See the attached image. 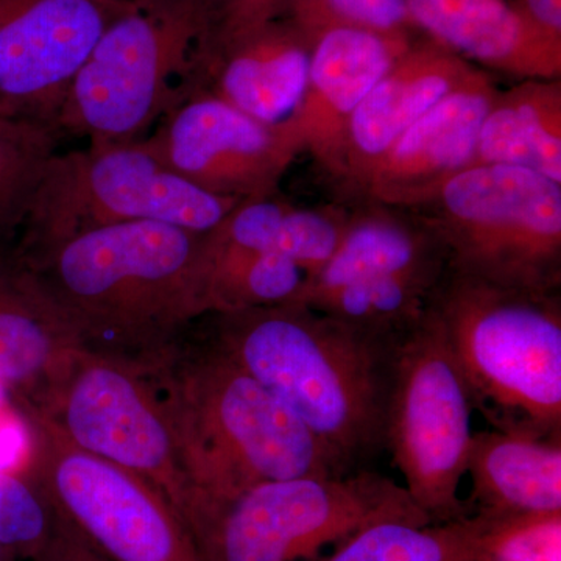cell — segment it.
<instances>
[{
    "label": "cell",
    "instance_id": "obj_1",
    "mask_svg": "<svg viewBox=\"0 0 561 561\" xmlns=\"http://www.w3.org/2000/svg\"><path fill=\"white\" fill-rule=\"evenodd\" d=\"M209 232L125 221L18 253L80 348L146 367L209 311Z\"/></svg>",
    "mask_w": 561,
    "mask_h": 561
},
{
    "label": "cell",
    "instance_id": "obj_2",
    "mask_svg": "<svg viewBox=\"0 0 561 561\" xmlns=\"http://www.w3.org/2000/svg\"><path fill=\"white\" fill-rule=\"evenodd\" d=\"M142 368L168 415L190 483L186 524L195 542L210 516L251 486L350 474L197 320Z\"/></svg>",
    "mask_w": 561,
    "mask_h": 561
},
{
    "label": "cell",
    "instance_id": "obj_3",
    "mask_svg": "<svg viewBox=\"0 0 561 561\" xmlns=\"http://www.w3.org/2000/svg\"><path fill=\"white\" fill-rule=\"evenodd\" d=\"M198 327L257 379L346 472L386 449L391 354L305 302L208 312Z\"/></svg>",
    "mask_w": 561,
    "mask_h": 561
},
{
    "label": "cell",
    "instance_id": "obj_4",
    "mask_svg": "<svg viewBox=\"0 0 561 561\" xmlns=\"http://www.w3.org/2000/svg\"><path fill=\"white\" fill-rule=\"evenodd\" d=\"M430 311L491 430L561 438V291L512 289L448 268Z\"/></svg>",
    "mask_w": 561,
    "mask_h": 561
},
{
    "label": "cell",
    "instance_id": "obj_5",
    "mask_svg": "<svg viewBox=\"0 0 561 561\" xmlns=\"http://www.w3.org/2000/svg\"><path fill=\"white\" fill-rule=\"evenodd\" d=\"M201 0H128L62 103L55 130L131 142L195 92Z\"/></svg>",
    "mask_w": 561,
    "mask_h": 561
},
{
    "label": "cell",
    "instance_id": "obj_6",
    "mask_svg": "<svg viewBox=\"0 0 561 561\" xmlns=\"http://www.w3.org/2000/svg\"><path fill=\"white\" fill-rule=\"evenodd\" d=\"M412 214L449 271L497 286L561 291V184L530 169L474 164Z\"/></svg>",
    "mask_w": 561,
    "mask_h": 561
},
{
    "label": "cell",
    "instance_id": "obj_7",
    "mask_svg": "<svg viewBox=\"0 0 561 561\" xmlns=\"http://www.w3.org/2000/svg\"><path fill=\"white\" fill-rule=\"evenodd\" d=\"M241 203L184 180L144 139L90 144L84 150L57 151L47 162L16 250L27 253L76 232L125 221L209 232Z\"/></svg>",
    "mask_w": 561,
    "mask_h": 561
},
{
    "label": "cell",
    "instance_id": "obj_8",
    "mask_svg": "<svg viewBox=\"0 0 561 561\" xmlns=\"http://www.w3.org/2000/svg\"><path fill=\"white\" fill-rule=\"evenodd\" d=\"M432 524L404 486L370 470L260 483L210 516L205 561H300L371 524Z\"/></svg>",
    "mask_w": 561,
    "mask_h": 561
},
{
    "label": "cell",
    "instance_id": "obj_9",
    "mask_svg": "<svg viewBox=\"0 0 561 561\" xmlns=\"http://www.w3.org/2000/svg\"><path fill=\"white\" fill-rule=\"evenodd\" d=\"M474 412L440 324L427 311L394 345L386 408V449L404 489L432 524L468 516L459 497Z\"/></svg>",
    "mask_w": 561,
    "mask_h": 561
},
{
    "label": "cell",
    "instance_id": "obj_10",
    "mask_svg": "<svg viewBox=\"0 0 561 561\" xmlns=\"http://www.w3.org/2000/svg\"><path fill=\"white\" fill-rule=\"evenodd\" d=\"M24 470L92 545L113 561H205L190 527L160 490L66 440L43 413L16 405Z\"/></svg>",
    "mask_w": 561,
    "mask_h": 561
},
{
    "label": "cell",
    "instance_id": "obj_11",
    "mask_svg": "<svg viewBox=\"0 0 561 561\" xmlns=\"http://www.w3.org/2000/svg\"><path fill=\"white\" fill-rule=\"evenodd\" d=\"M31 408L77 448L146 479L186 523L190 483L160 397L140 365L77 348Z\"/></svg>",
    "mask_w": 561,
    "mask_h": 561
},
{
    "label": "cell",
    "instance_id": "obj_12",
    "mask_svg": "<svg viewBox=\"0 0 561 561\" xmlns=\"http://www.w3.org/2000/svg\"><path fill=\"white\" fill-rule=\"evenodd\" d=\"M142 139L184 180L239 202L276 195L306 151L297 128L262 124L208 92L179 103Z\"/></svg>",
    "mask_w": 561,
    "mask_h": 561
},
{
    "label": "cell",
    "instance_id": "obj_13",
    "mask_svg": "<svg viewBox=\"0 0 561 561\" xmlns=\"http://www.w3.org/2000/svg\"><path fill=\"white\" fill-rule=\"evenodd\" d=\"M448 268L440 241L412 214L359 202L301 302L331 298L375 316H402L427 301Z\"/></svg>",
    "mask_w": 561,
    "mask_h": 561
},
{
    "label": "cell",
    "instance_id": "obj_14",
    "mask_svg": "<svg viewBox=\"0 0 561 561\" xmlns=\"http://www.w3.org/2000/svg\"><path fill=\"white\" fill-rule=\"evenodd\" d=\"M127 5L128 0H0V116L55 130L70 84Z\"/></svg>",
    "mask_w": 561,
    "mask_h": 561
},
{
    "label": "cell",
    "instance_id": "obj_15",
    "mask_svg": "<svg viewBox=\"0 0 561 561\" xmlns=\"http://www.w3.org/2000/svg\"><path fill=\"white\" fill-rule=\"evenodd\" d=\"M497 94L482 70L413 122L360 173L348 194L394 209L426 202L457 173L478 164L479 131Z\"/></svg>",
    "mask_w": 561,
    "mask_h": 561
},
{
    "label": "cell",
    "instance_id": "obj_16",
    "mask_svg": "<svg viewBox=\"0 0 561 561\" xmlns=\"http://www.w3.org/2000/svg\"><path fill=\"white\" fill-rule=\"evenodd\" d=\"M482 70L430 36H419L351 114L327 172L348 192L413 122Z\"/></svg>",
    "mask_w": 561,
    "mask_h": 561
},
{
    "label": "cell",
    "instance_id": "obj_17",
    "mask_svg": "<svg viewBox=\"0 0 561 561\" xmlns=\"http://www.w3.org/2000/svg\"><path fill=\"white\" fill-rule=\"evenodd\" d=\"M311 50V35L287 18H275L203 60L195 92H208L271 127H295Z\"/></svg>",
    "mask_w": 561,
    "mask_h": 561
},
{
    "label": "cell",
    "instance_id": "obj_18",
    "mask_svg": "<svg viewBox=\"0 0 561 561\" xmlns=\"http://www.w3.org/2000/svg\"><path fill=\"white\" fill-rule=\"evenodd\" d=\"M420 35L351 27L311 35L308 90L295 128L324 171L337 153L351 114Z\"/></svg>",
    "mask_w": 561,
    "mask_h": 561
},
{
    "label": "cell",
    "instance_id": "obj_19",
    "mask_svg": "<svg viewBox=\"0 0 561 561\" xmlns=\"http://www.w3.org/2000/svg\"><path fill=\"white\" fill-rule=\"evenodd\" d=\"M423 35L461 58L519 80L561 79V39L511 0H408Z\"/></svg>",
    "mask_w": 561,
    "mask_h": 561
},
{
    "label": "cell",
    "instance_id": "obj_20",
    "mask_svg": "<svg viewBox=\"0 0 561 561\" xmlns=\"http://www.w3.org/2000/svg\"><path fill=\"white\" fill-rule=\"evenodd\" d=\"M77 348L16 245L0 247V390L13 405H38Z\"/></svg>",
    "mask_w": 561,
    "mask_h": 561
},
{
    "label": "cell",
    "instance_id": "obj_21",
    "mask_svg": "<svg viewBox=\"0 0 561 561\" xmlns=\"http://www.w3.org/2000/svg\"><path fill=\"white\" fill-rule=\"evenodd\" d=\"M465 474L471 478L468 516L505 522L561 513V438L472 432Z\"/></svg>",
    "mask_w": 561,
    "mask_h": 561
},
{
    "label": "cell",
    "instance_id": "obj_22",
    "mask_svg": "<svg viewBox=\"0 0 561 561\" xmlns=\"http://www.w3.org/2000/svg\"><path fill=\"white\" fill-rule=\"evenodd\" d=\"M478 164L530 169L561 184L560 79L500 91L479 131Z\"/></svg>",
    "mask_w": 561,
    "mask_h": 561
},
{
    "label": "cell",
    "instance_id": "obj_23",
    "mask_svg": "<svg viewBox=\"0 0 561 561\" xmlns=\"http://www.w3.org/2000/svg\"><path fill=\"white\" fill-rule=\"evenodd\" d=\"M348 217L345 208H295L271 195L236 206L214 239L228 249L275 251L301 265L311 279L341 245Z\"/></svg>",
    "mask_w": 561,
    "mask_h": 561
},
{
    "label": "cell",
    "instance_id": "obj_24",
    "mask_svg": "<svg viewBox=\"0 0 561 561\" xmlns=\"http://www.w3.org/2000/svg\"><path fill=\"white\" fill-rule=\"evenodd\" d=\"M491 524L493 519L478 515L442 524L376 523L321 561H482Z\"/></svg>",
    "mask_w": 561,
    "mask_h": 561
},
{
    "label": "cell",
    "instance_id": "obj_25",
    "mask_svg": "<svg viewBox=\"0 0 561 561\" xmlns=\"http://www.w3.org/2000/svg\"><path fill=\"white\" fill-rule=\"evenodd\" d=\"M308 280L309 273L283 254L228 249L208 234V312L301 302Z\"/></svg>",
    "mask_w": 561,
    "mask_h": 561
},
{
    "label": "cell",
    "instance_id": "obj_26",
    "mask_svg": "<svg viewBox=\"0 0 561 561\" xmlns=\"http://www.w3.org/2000/svg\"><path fill=\"white\" fill-rule=\"evenodd\" d=\"M58 133L0 116V247L16 245L47 162L58 151Z\"/></svg>",
    "mask_w": 561,
    "mask_h": 561
},
{
    "label": "cell",
    "instance_id": "obj_27",
    "mask_svg": "<svg viewBox=\"0 0 561 561\" xmlns=\"http://www.w3.org/2000/svg\"><path fill=\"white\" fill-rule=\"evenodd\" d=\"M57 516L54 502L31 474L0 467V545L32 561L49 540Z\"/></svg>",
    "mask_w": 561,
    "mask_h": 561
},
{
    "label": "cell",
    "instance_id": "obj_28",
    "mask_svg": "<svg viewBox=\"0 0 561 561\" xmlns=\"http://www.w3.org/2000/svg\"><path fill=\"white\" fill-rule=\"evenodd\" d=\"M280 16L313 33L331 27H351L386 33L419 35L408 0H287Z\"/></svg>",
    "mask_w": 561,
    "mask_h": 561
},
{
    "label": "cell",
    "instance_id": "obj_29",
    "mask_svg": "<svg viewBox=\"0 0 561 561\" xmlns=\"http://www.w3.org/2000/svg\"><path fill=\"white\" fill-rule=\"evenodd\" d=\"M482 561H561V513L493 519Z\"/></svg>",
    "mask_w": 561,
    "mask_h": 561
},
{
    "label": "cell",
    "instance_id": "obj_30",
    "mask_svg": "<svg viewBox=\"0 0 561 561\" xmlns=\"http://www.w3.org/2000/svg\"><path fill=\"white\" fill-rule=\"evenodd\" d=\"M287 0H201V36L197 62L232 39L245 35L265 22L279 18Z\"/></svg>",
    "mask_w": 561,
    "mask_h": 561
},
{
    "label": "cell",
    "instance_id": "obj_31",
    "mask_svg": "<svg viewBox=\"0 0 561 561\" xmlns=\"http://www.w3.org/2000/svg\"><path fill=\"white\" fill-rule=\"evenodd\" d=\"M58 511V508H57ZM32 561H113L58 511L49 540Z\"/></svg>",
    "mask_w": 561,
    "mask_h": 561
},
{
    "label": "cell",
    "instance_id": "obj_32",
    "mask_svg": "<svg viewBox=\"0 0 561 561\" xmlns=\"http://www.w3.org/2000/svg\"><path fill=\"white\" fill-rule=\"evenodd\" d=\"M542 32L561 39V0H511Z\"/></svg>",
    "mask_w": 561,
    "mask_h": 561
},
{
    "label": "cell",
    "instance_id": "obj_33",
    "mask_svg": "<svg viewBox=\"0 0 561 561\" xmlns=\"http://www.w3.org/2000/svg\"><path fill=\"white\" fill-rule=\"evenodd\" d=\"M0 561H22L20 557L14 556L5 546L0 545Z\"/></svg>",
    "mask_w": 561,
    "mask_h": 561
}]
</instances>
